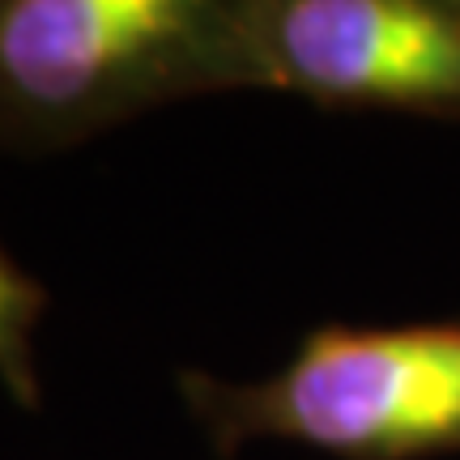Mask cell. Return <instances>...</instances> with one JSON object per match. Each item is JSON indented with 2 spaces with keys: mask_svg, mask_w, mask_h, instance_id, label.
<instances>
[{
  "mask_svg": "<svg viewBox=\"0 0 460 460\" xmlns=\"http://www.w3.org/2000/svg\"><path fill=\"white\" fill-rule=\"evenodd\" d=\"M234 90H261L243 0H0V154H65Z\"/></svg>",
  "mask_w": 460,
  "mask_h": 460,
  "instance_id": "obj_1",
  "label": "cell"
},
{
  "mask_svg": "<svg viewBox=\"0 0 460 460\" xmlns=\"http://www.w3.org/2000/svg\"><path fill=\"white\" fill-rule=\"evenodd\" d=\"M180 396L217 456L298 444L337 460L460 452V320L315 324L264 379L180 371Z\"/></svg>",
  "mask_w": 460,
  "mask_h": 460,
  "instance_id": "obj_2",
  "label": "cell"
},
{
  "mask_svg": "<svg viewBox=\"0 0 460 460\" xmlns=\"http://www.w3.org/2000/svg\"><path fill=\"white\" fill-rule=\"evenodd\" d=\"M261 90L460 124V0H243Z\"/></svg>",
  "mask_w": 460,
  "mask_h": 460,
  "instance_id": "obj_3",
  "label": "cell"
},
{
  "mask_svg": "<svg viewBox=\"0 0 460 460\" xmlns=\"http://www.w3.org/2000/svg\"><path fill=\"white\" fill-rule=\"evenodd\" d=\"M48 312L43 281L31 278L0 243V388L22 410H39V367H34V329Z\"/></svg>",
  "mask_w": 460,
  "mask_h": 460,
  "instance_id": "obj_4",
  "label": "cell"
}]
</instances>
